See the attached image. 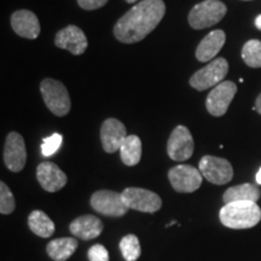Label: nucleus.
I'll return each instance as SVG.
<instances>
[{"label": "nucleus", "mask_w": 261, "mask_h": 261, "mask_svg": "<svg viewBox=\"0 0 261 261\" xmlns=\"http://www.w3.org/2000/svg\"><path fill=\"white\" fill-rule=\"evenodd\" d=\"M166 12L162 0H142L117 21L114 35L123 44L143 40L158 27Z\"/></svg>", "instance_id": "f257e3e1"}, {"label": "nucleus", "mask_w": 261, "mask_h": 261, "mask_svg": "<svg viewBox=\"0 0 261 261\" xmlns=\"http://www.w3.org/2000/svg\"><path fill=\"white\" fill-rule=\"evenodd\" d=\"M219 218L224 226L234 230H243L254 227L260 223L261 210L256 202H231L221 208Z\"/></svg>", "instance_id": "f03ea898"}, {"label": "nucleus", "mask_w": 261, "mask_h": 261, "mask_svg": "<svg viewBox=\"0 0 261 261\" xmlns=\"http://www.w3.org/2000/svg\"><path fill=\"white\" fill-rule=\"evenodd\" d=\"M226 12V5L220 0H204L192 8L189 14V23L194 29L210 28L219 23Z\"/></svg>", "instance_id": "7ed1b4c3"}, {"label": "nucleus", "mask_w": 261, "mask_h": 261, "mask_svg": "<svg viewBox=\"0 0 261 261\" xmlns=\"http://www.w3.org/2000/svg\"><path fill=\"white\" fill-rule=\"evenodd\" d=\"M41 96L51 113L56 116H65L70 112V97L67 87L60 81L45 79L40 84Z\"/></svg>", "instance_id": "20e7f679"}, {"label": "nucleus", "mask_w": 261, "mask_h": 261, "mask_svg": "<svg viewBox=\"0 0 261 261\" xmlns=\"http://www.w3.org/2000/svg\"><path fill=\"white\" fill-rule=\"evenodd\" d=\"M228 73V63L223 57L212 61L210 64L202 68L192 75L190 86L197 91H204L211 87L218 86L223 83L224 77Z\"/></svg>", "instance_id": "39448f33"}, {"label": "nucleus", "mask_w": 261, "mask_h": 261, "mask_svg": "<svg viewBox=\"0 0 261 261\" xmlns=\"http://www.w3.org/2000/svg\"><path fill=\"white\" fill-rule=\"evenodd\" d=\"M202 177L215 185H224L233 178V168L227 160L205 155L198 165Z\"/></svg>", "instance_id": "423d86ee"}, {"label": "nucleus", "mask_w": 261, "mask_h": 261, "mask_svg": "<svg viewBox=\"0 0 261 261\" xmlns=\"http://www.w3.org/2000/svg\"><path fill=\"white\" fill-rule=\"evenodd\" d=\"M121 194L128 210H135L143 213H155L162 207V200L160 196L146 189L127 188Z\"/></svg>", "instance_id": "0eeeda50"}, {"label": "nucleus", "mask_w": 261, "mask_h": 261, "mask_svg": "<svg viewBox=\"0 0 261 261\" xmlns=\"http://www.w3.org/2000/svg\"><path fill=\"white\" fill-rule=\"evenodd\" d=\"M91 205L98 213L107 215V217L119 218L125 215L128 212L122 194L112 190L96 191L91 197Z\"/></svg>", "instance_id": "6e6552de"}, {"label": "nucleus", "mask_w": 261, "mask_h": 261, "mask_svg": "<svg viewBox=\"0 0 261 261\" xmlns=\"http://www.w3.org/2000/svg\"><path fill=\"white\" fill-rule=\"evenodd\" d=\"M202 178L203 177L200 169L190 165H178L168 172V179L173 189L182 194H190L198 190L202 184Z\"/></svg>", "instance_id": "1a4fd4ad"}, {"label": "nucleus", "mask_w": 261, "mask_h": 261, "mask_svg": "<svg viewBox=\"0 0 261 261\" xmlns=\"http://www.w3.org/2000/svg\"><path fill=\"white\" fill-rule=\"evenodd\" d=\"M194 138H192L188 127H175L167 143V152L169 158L173 161H187L194 154Z\"/></svg>", "instance_id": "9d476101"}, {"label": "nucleus", "mask_w": 261, "mask_h": 261, "mask_svg": "<svg viewBox=\"0 0 261 261\" xmlns=\"http://www.w3.org/2000/svg\"><path fill=\"white\" fill-rule=\"evenodd\" d=\"M237 93V85L232 81H223L215 86L205 100V108L213 116H223L227 112L232 102L234 94Z\"/></svg>", "instance_id": "9b49d317"}, {"label": "nucleus", "mask_w": 261, "mask_h": 261, "mask_svg": "<svg viewBox=\"0 0 261 261\" xmlns=\"http://www.w3.org/2000/svg\"><path fill=\"white\" fill-rule=\"evenodd\" d=\"M27 151L23 137L17 132L9 133L4 146V162L11 172L18 173L24 168Z\"/></svg>", "instance_id": "f8f14e48"}, {"label": "nucleus", "mask_w": 261, "mask_h": 261, "mask_svg": "<svg viewBox=\"0 0 261 261\" xmlns=\"http://www.w3.org/2000/svg\"><path fill=\"white\" fill-rule=\"evenodd\" d=\"M55 44L57 47L69 51L75 56L83 55L89 46L86 35L76 25H68L61 29L55 38Z\"/></svg>", "instance_id": "ddd939ff"}, {"label": "nucleus", "mask_w": 261, "mask_h": 261, "mask_svg": "<svg viewBox=\"0 0 261 261\" xmlns=\"http://www.w3.org/2000/svg\"><path fill=\"white\" fill-rule=\"evenodd\" d=\"M127 138L125 125L117 119H107L100 128V140L104 151L114 154L119 151L122 143Z\"/></svg>", "instance_id": "4468645a"}, {"label": "nucleus", "mask_w": 261, "mask_h": 261, "mask_svg": "<svg viewBox=\"0 0 261 261\" xmlns=\"http://www.w3.org/2000/svg\"><path fill=\"white\" fill-rule=\"evenodd\" d=\"M37 178L41 188L47 192H57L67 184L65 173L54 162H42L37 168Z\"/></svg>", "instance_id": "2eb2a0df"}, {"label": "nucleus", "mask_w": 261, "mask_h": 261, "mask_svg": "<svg viewBox=\"0 0 261 261\" xmlns=\"http://www.w3.org/2000/svg\"><path fill=\"white\" fill-rule=\"evenodd\" d=\"M11 27L16 34L25 39H37L40 34V23L37 15L29 10H18L11 16Z\"/></svg>", "instance_id": "dca6fc26"}, {"label": "nucleus", "mask_w": 261, "mask_h": 261, "mask_svg": "<svg viewBox=\"0 0 261 261\" xmlns=\"http://www.w3.org/2000/svg\"><path fill=\"white\" fill-rule=\"evenodd\" d=\"M70 232L83 241L97 238L103 231V223L94 215H83L71 221Z\"/></svg>", "instance_id": "f3484780"}, {"label": "nucleus", "mask_w": 261, "mask_h": 261, "mask_svg": "<svg viewBox=\"0 0 261 261\" xmlns=\"http://www.w3.org/2000/svg\"><path fill=\"white\" fill-rule=\"evenodd\" d=\"M226 35L223 31L211 32L207 37L202 39L197 48H196V58L200 62H210L219 54V51L223 48Z\"/></svg>", "instance_id": "a211bd4d"}, {"label": "nucleus", "mask_w": 261, "mask_h": 261, "mask_svg": "<svg viewBox=\"0 0 261 261\" xmlns=\"http://www.w3.org/2000/svg\"><path fill=\"white\" fill-rule=\"evenodd\" d=\"M77 241L73 237L56 238L46 246L48 256L54 261H67L76 250Z\"/></svg>", "instance_id": "6ab92c4d"}, {"label": "nucleus", "mask_w": 261, "mask_h": 261, "mask_svg": "<svg viewBox=\"0 0 261 261\" xmlns=\"http://www.w3.org/2000/svg\"><path fill=\"white\" fill-rule=\"evenodd\" d=\"M261 192L259 188L254 184H246L236 185V187L228 188L226 191L224 192L223 200L225 204L231 203V202H241V201H249V202H256L260 198Z\"/></svg>", "instance_id": "aec40b11"}, {"label": "nucleus", "mask_w": 261, "mask_h": 261, "mask_svg": "<svg viewBox=\"0 0 261 261\" xmlns=\"http://www.w3.org/2000/svg\"><path fill=\"white\" fill-rule=\"evenodd\" d=\"M28 226L39 237L48 238L55 232V224L42 211H33L28 217Z\"/></svg>", "instance_id": "412c9836"}, {"label": "nucleus", "mask_w": 261, "mask_h": 261, "mask_svg": "<svg viewBox=\"0 0 261 261\" xmlns=\"http://www.w3.org/2000/svg\"><path fill=\"white\" fill-rule=\"evenodd\" d=\"M119 151L120 156H121V161L126 166L138 165L140 159H142V142H140L139 137L135 135L127 136Z\"/></svg>", "instance_id": "4be33fe9"}, {"label": "nucleus", "mask_w": 261, "mask_h": 261, "mask_svg": "<svg viewBox=\"0 0 261 261\" xmlns=\"http://www.w3.org/2000/svg\"><path fill=\"white\" fill-rule=\"evenodd\" d=\"M242 58L248 67L261 68V41L256 39L247 41L242 48Z\"/></svg>", "instance_id": "5701e85b"}, {"label": "nucleus", "mask_w": 261, "mask_h": 261, "mask_svg": "<svg viewBox=\"0 0 261 261\" xmlns=\"http://www.w3.org/2000/svg\"><path fill=\"white\" fill-rule=\"evenodd\" d=\"M120 250L126 261H137L140 257L142 249L138 237L136 234H126L120 241Z\"/></svg>", "instance_id": "b1692460"}, {"label": "nucleus", "mask_w": 261, "mask_h": 261, "mask_svg": "<svg viewBox=\"0 0 261 261\" xmlns=\"http://www.w3.org/2000/svg\"><path fill=\"white\" fill-rule=\"evenodd\" d=\"M16 203L15 197L12 195L8 185L4 181L0 182V213L2 214H11L15 211Z\"/></svg>", "instance_id": "393cba45"}, {"label": "nucleus", "mask_w": 261, "mask_h": 261, "mask_svg": "<svg viewBox=\"0 0 261 261\" xmlns=\"http://www.w3.org/2000/svg\"><path fill=\"white\" fill-rule=\"evenodd\" d=\"M62 142H63V137L60 133H54V135L47 137L42 140L41 144V152L42 155L50 158V156L55 155L58 151V149L61 148Z\"/></svg>", "instance_id": "a878e982"}, {"label": "nucleus", "mask_w": 261, "mask_h": 261, "mask_svg": "<svg viewBox=\"0 0 261 261\" xmlns=\"http://www.w3.org/2000/svg\"><path fill=\"white\" fill-rule=\"evenodd\" d=\"M87 255L90 261H109V253L102 244H94L91 247Z\"/></svg>", "instance_id": "bb28decb"}, {"label": "nucleus", "mask_w": 261, "mask_h": 261, "mask_svg": "<svg viewBox=\"0 0 261 261\" xmlns=\"http://www.w3.org/2000/svg\"><path fill=\"white\" fill-rule=\"evenodd\" d=\"M108 0H77V4L84 10H96L104 6Z\"/></svg>", "instance_id": "cd10ccee"}, {"label": "nucleus", "mask_w": 261, "mask_h": 261, "mask_svg": "<svg viewBox=\"0 0 261 261\" xmlns=\"http://www.w3.org/2000/svg\"><path fill=\"white\" fill-rule=\"evenodd\" d=\"M255 110L261 115V93H260V96L257 97L256 100H255Z\"/></svg>", "instance_id": "c85d7f7f"}, {"label": "nucleus", "mask_w": 261, "mask_h": 261, "mask_svg": "<svg viewBox=\"0 0 261 261\" xmlns=\"http://www.w3.org/2000/svg\"><path fill=\"white\" fill-rule=\"evenodd\" d=\"M255 25H256V28L259 29V31H261V15H259L255 18Z\"/></svg>", "instance_id": "c756f323"}, {"label": "nucleus", "mask_w": 261, "mask_h": 261, "mask_svg": "<svg viewBox=\"0 0 261 261\" xmlns=\"http://www.w3.org/2000/svg\"><path fill=\"white\" fill-rule=\"evenodd\" d=\"M256 182L259 185H261V167H260L259 172H257V174H256Z\"/></svg>", "instance_id": "7c9ffc66"}, {"label": "nucleus", "mask_w": 261, "mask_h": 261, "mask_svg": "<svg viewBox=\"0 0 261 261\" xmlns=\"http://www.w3.org/2000/svg\"><path fill=\"white\" fill-rule=\"evenodd\" d=\"M175 224H177V221L173 220V221H171V223H169V224L166 225V227H169V226H172V225H175Z\"/></svg>", "instance_id": "2f4dec72"}, {"label": "nucleus", "mask_w": 261, "mask_h": 261, "mask_svg": "<svg viewBox=\"0 0 261 261\" xmlns=\"http://www.w3.org/2000/svg\"><path fill=\"white\" fill-rule=\"evenodd\" d=\"M127 3H128V4H133V3H136V2H138V0H126Z\"/></svg>", "instance_id": "473e14b6"}]
</instances>
